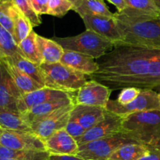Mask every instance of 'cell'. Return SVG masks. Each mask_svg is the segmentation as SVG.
<instances>
[{
    "label": "cell",
    "instance_id": "cell-43",
    "mask_svg": "<svg viewBox=\"0 0 160 160\" xmlns=\"http://www.w3.org/2000/svg\"><path fill=\"white\" fill-rule=\"evenodd\" d=\"M5 1H8V0H0V2H5Z\"/></svg>",
    "mask_w": 160,
    "mask_h": 160
},
{
    "label": "cell",
    "instance_id": "cell-15",
    "mask_svg": "<svg viewBox=\"0 0 160 160\" xmlns=\"http://www.w3.org/2000/svg\"><path fill=\"white\" fill-rule=\"evenodd\" d=\"M22 94L0 61V106L11 110H17V101ZM19 112V111H18Z\"/></svg>",
    "mask_w": 160,
    "mask_h": 160
},
{
    "label": "cell",
    "instance_id": "cell-2",
    "mask_svg": "<svg viewBox=\"0 0 160 160\" xmlns=\"http://www.w3.org/2000/svg\"><path fill=\"white\" fill-rule=\"evenodd\" d=\"M121 41L116 44L160 50V18H134L114 13ZM115 44V45H116Z\"/></svg>",
    "mask_w": 160,
    "mask_h": 160
},
{
    "label": "cell",
    "instance_id": "cell-19",
    "mask_svg": "<svg viewBox=\"0 0 160 160\" xmlns=\"http://www.w3.org/2000/svg\"><path fill=\"white\" fill-rule=\"evenodd\" d=\"M70 104H75L74 100L71 99V98L55 100V101L48 102L35 106L22 114H23L27 123L31 125L33 122L44 118V117L54 112L55 111Z\"/></svg>",
    "mask_w": 160,
    "mask_h": 160
},
{
    "label": "cell",
    "instance_id": "cell-34",
    "mask_svg": "<svg viewBox=\"0 0 160 160\" xmlns=\"http://www.w3.org/2000/svg\"><path fill=\"white\" fill-rule=\"evenodd\" d=\"M65 130L69 134L72 136L75 140H78L80 138L84 135L86 131L84 128L81 125V123L74 119L73 117H70L69 121L66 126Z\"/></svg>",
    "mask_w": 160,
    "mask_h": 160
},
{
    "label": "cell",
    "instance_id": "cell-44",
    "mask_svg": "<svg viewBox=\"0 0 160 160\" xmlns=\"http://www.w3.org/2000/svg\"><path fill=\"white\" fill-rule=\"evenodd\" d=\"M159 88V92H158V93H159V95H160V87Z\"/></svg>",
    "mask_w": 160,
    "mask_h": 160
},
{
    "label": "cell",
    "instance_id": "cell-22",
    "mask_svg": "<svg viewBox=\"0 0 160 160\" xmlns=\"http://www.w3.org/2000/svg\"><path fill=\"white\" fill-rule=\"evenodd\" d=\"M0 61L4 64L6 70L9 73L11 78H12L16 85L17 86V88L20 90V92H21L22 95L34 92V91L38 90V89L43 88V86L39 84L38 83L36 82L34 80L30 78L29 76H28L24 73L20 71L19 69L14 67L13 65L6 62V61Z\"/></svg>",
    "mask_w": 160,
    "mask_h": 160
},
{
    "label": "cell",
    "instance_id": "cell-32",
    "mask_svg": "<svg viewBox=\"0 0 160 160\" xmlns=\"http://www.w3.org/2000/svg\"><path fill=\"white\" fill-rule=\"evenodd\" d=\"M74 6L69 0H48V14L56 17H62Z\"/></svg>",
    "mask_w": 160,
    "mask_h": 160
},
{
    "label": "cell",
    "instance_id": "cell-36",
    "mask_svg": "<svg viewBox=\"0 0 160 160\" xmlns=\"http://www.w3.org/2000/svg\"><path fill=\"white\" fill-rule=\"evenodd\" d=\"M148 152L139 160H160V152L149 145H147Z\"/></svg>",
    "mask_w": 160,
    "mask_h": 160
},
{
    "label": "cell",
    "instance_id": "cell-5",
    "mask_svg": "<svg viewBox=\"0 0 160 160\" xmlns=\"http://www.w3.org/2000/svg\"><path fill=\"white\" fill-rule=\"evenodd\" d=\"M53 40L62 48L99 59L113 48L114 43L89 30L78 35L66 38H56Z\"/></svg>",
    "mask_w": 160,
    "mask_h": 160
},
{
    "label": "cell",
    "instance_id": "cell-35",
    "mask_svg": "<svg viewBox=\"0 0 160 160\" xmlns=\"http://www.w3.org/2000/svg\"><path fill=\"white\" fill-rule=\"evenodd\" d=\"M32 7L38 15L48 14V0H30Z\"/></svg>",
    "mask_w": 160,
    "mask_h": 160
},
{
    "label": "cell",
    "instance_id": "cell-31",
    "mask_svg": "<svg viewBox=\"0 0 160 160\" xmlns=\"http://www.w3.org/2000/svg\"><path fill=\"white\" fill-rule=\"evenodd\" d=\"M14 6L19 9L23 16L28 18L33 28L38 27L42 23L40 16L34 10L30 0H11Z\"/></svg>",
    "mask_w": 160,
    "mask_h": 160
},
{
    "label": "cell",
    "instance_id": "cell-20",
    "mask_svg": "<svg viewBox=\"0 0 160 160\" xmlns=\"http://www.w3.org/2000/svg\"><path fill=\"white\" fill-rule=\"evenodd\" d=\"M37 44L43 63L52 64L60 62L64 49L53 39H48L37 34Z\"/></svg>",
    "mask_w": 160,
    "mask_h": 160
},
{
    "label": "cell",
    "instance_id": "cell-3",
    "mask_svg": "<svg viewBox=\"0 0 160 160\" xmlns=\"http://www.w3.org/2000/svg\"><path fill=\"white\" fill-rule=\"evenodd\" d=\"M123 131L144 145L159 140L160 110L135 112L123 117Z\"/></svg>",
    "mask_w": 160,
    "mask_h": 160
},
{
    "label": "cell",
    "instance_id": "cell-25",
    "mask_svg": "<svg viewBox=\"0 0 160 160\" xmlns=\"http://www.w3.org/2000/svg\"><path fill=\"white\" fill-rule=\"evenodd\" d=\"M73 11L82 16H102V17H113L112 13L105 3L104 0H83L79 6L75 8Z\"/></svg>",
    "mask_w": 160,
    "mask_h": 160
},
{
    "label": "cell",
    "instance_id": "cell-7",
    "mask_svg": "<svg viewBox=\"0 0 160 160\" xmlns=\"http://www.w3.org/2000/svg\"><path fill=\"white\" fill-rule=\"evenodd\" d=\"M106 109L123 117L135 112L160 110V95L153 89H142L138 96L128 104L120 105L116 100L109 99Z\"/></svg>",
    "mask_w": 160,
    "mask_h": 160
},
{
    "label": "cell",
    "instance_id": "cell-27",
    "mask_svg": "<svg viewBox=\"0 0 160 160\" xmlns=\"http://www.w3.org/2000/svg\"><path fill=\"white\" fill-rule=\"evenodd\" d=\"M37 34L31 31L28 37L18 45L21 55L31 62L40 66L43 63V59L39 52L37 44Z\"/></svg>",
    "mask_w": 160,
    "mask_h": 160
},
{
    "label": "cell",
    "instance_id": "cell-24",
    "mask_svg": "<svg viewBox=\"0 0 160 160\" xmlns=\"http://www.w3.org/2000/svg\"><path fill=\"white\" fill-rule=\"evenodd\" d=\"M50 153L47 151L15 150L0 145V159L17 160H47Z\"/></svg>",
    "mask_w": 160,
    "mask_h": 160
},
{
    "label": "cell",
    "instance_id": "cell-21",
    "mask_svg": "<svg viewBox=\"0 0 160 160\" xmlns=\"http://www.w3.org/2000/svg\"><path fill=\"white\" fill-rule=\"evenodd\" d=\"M0 128L12 131L33 132L23 114L0 106Z\"/></svg>",
    "mask_w": 160,
    "mask_h": 160
},
{
    "label": "cell",
    "instance_id": "cell-28",
    "mask_svg": "<svg viewBox=\"0 0 160 160\" xmlns=\"http://www.w3.org/2000/svg\"><path fill=\"white\" fill-rule=\"evenodd\" d=\"M12 20L14 24L13 38L16 43L19 45L33 31V27L28 18L23 16L16 6L12 12Z\"/></svg>",
    "mask_w": 160,
    "mask_h": 160
},
{
    "label": "cell",
    "instance_id": "cell-1",
    "mask_svg": "<svg viewBox=\"0 0 160 160\" xmlns=\"http://www.w3.org/2000/svg\"><path fill=\"white\" fill-rule=\"evenodd\" d=\"M96 62L98 70L89 78L111 91L130 87L139 89L160 87V50L116 44Z\"/></svg>",
    "mask_w": 160,
    "mask_h": 160
},
{
    "label": "cell",
    "instance_id": "cell-12",
    "mask_svg": "<svg viewBox=\"0 0 160 160\" xmlns=\"http://www.w3.org/2000/svg\"><path fill=\"white\" fill-rule=\"evenodd\" d=\"M112 91L106 86L91 80L88 81L79 90L75 96V105L98 106L106 108L109 101Z\"/></svg>",
    "mask_w": 160,
    "mask_h": 160
},
{
    "label": "cell",
    "instance_id": "cell-11",
    "mask_svg": "<svg viewBox=\"0 0 160 160\" xmlns=\"http://www.w3.org/2000/svg\"><path fill=\"white\" fill-rule=\"evenodd\" d=\"M75 92H63L50 88L43 87L30 93L22 95L17 101V110L21 113L48 102L59 99H75Z\"/></svg>",
    "mask_w": 160,
    "mask_h": 160
},
{
    "label": "cell",
    "instance_id": "cell-30",
    "mask_svg": "<svg viewBox=\"0 0 160 160\" xmlns=\"http://www.w3.org/2000/svg\"><path fill=\"white\" fill-rule=\"evenodd\" d=\"M15 6L11 0L0 2V25L7 30L13 37L14 24L12 12Z\"/></svg>",
    "mask_w": 160,
    "mask_h": 160
},
{
    "label": "cell",
    "instance_id": "cell-37",
    "mask_svg": "<svg viewBox=\"0 0 160 160\" xmlns=\"http://www.w3.org/2000/svg\"><path fill=\"white\" fill-rule=\"evenodd\" d=\"M47 160H84L77 156H59V155H50Z\"/></svg>",
    "mask_w": 160,
    "mask_h": 160
},
{
    "label": "cell",
    "instance_id": "cell-8",
    "mask_svg": "<svg viewBox=\"0 0 160 160\" xmlns=\"http://www.w3.org/2000/svg\"><path fill=\"white\" fill-rule=\"evenodd\" d=\"M74 106L75 104H70L64 106L50 115L33 122L30 125L31 131L45 142L55 132L65 129Z\"/></svg>",
    "mask_w": 160,
    "mask_h": 160
},
{
    "label": "cell",
    "instance_id": "cell-18",
    "mask_svg": "<svg viewBox=\"0 0 160 160\" xmlns=\"http://www.w3.org/2000/svg\"><path fill=\"white\" fill-rule=\"evenodd\" d=\"M60 62L88 76L98 70V65L94 58L69 50L64 49Z\"/></svg>",
    "mask_w": 160,
    "mask_h": 160
},
{
    "label": "cell",
    "instance_id": "cell-23",
    "mask_svg": "<svg viewBox=\"0 0 160 160\" xmlns=\"http://www.w3.org/2000/svg\"><path fill=\"white\" fill-rule=\"evenodd\" d=\"M2 61H6V62H9L14 67H17V69H19L20 71H22L25 74L32 78L33 80H34L39 84L45 87L40 66L27 59L21 54L17 53V54L10 56V57L2 59Z\"/></svg>",
    "mask_w": 160,
    "mask_h": 160
},
{
    "label": "cell",
    "instance_id": "cell-13",
    "mask_svg": "<svg viewBox=\"0 0 160 160\" xmlns=\"http://www.w3.org/2000/svg\"><path fill=\"white\" fill-rule=\"evenodd\" d=\"M81 17L85 25L86 30L93 31L101 37L111 41L114 45L121 41V35L114 17L85 15Z\"/></svg>",
    "mask_w": 160,
    "mask_h": 160
},
{
    "label": "cell",
    "instance_id": "cell-39",
    "mask_svg": "<svg viewBox=\"0 0 160 160\" xmlns=\"http://www.w3.org/2000/svg\"><path fill=\"white\" fill-rule=\"evenodd\" d=\"M70 2H71L73 4V6H74V8H73V9H75V8H77L78 6H79L80 5H81V3L82 2L83 0H69Z\"/></svg>",
    "mask_w": 160,
    "mask_h": 160
},
{
    "label": "cell",
    "instance_id": "cell-26",
    "mask_svg": "<svg viewBox=\"0 0 160 160\" xmlns=\"http://www.w3.org/2000/svg\"><path fill=\"white\" fill-rule=\"evenodd\" d=\"M148 152L147 145L131 143L120 147L108 160H139Z\"/></svg>",
    "mask_w": 160,
    "mask_h": 160
},
{
    "label": "cell",
    "instance_id": "cell-42",
    "mask_svg": "<svg viewBox=\"0 0 160 160\" xmlns=\"http://www.w3.org/2000/svg\"><path fill=\"white\" fill-rule=\"evenodd\" d=\"M0 160H17V159H0Z\"/></svg>",
    "mask_w": 160,
    "mask_h": 160
},
{
    "label": "cell",
    "instance_id": "cell-4",
    "mask_svg": "<svg viewBox=\"0 0 160 160\" xmlns=\"http://www.w3.org/2000/svg\"><path fill=\"white\" fill-rule=\"evenodd\" d=\"M45 87L68 92H77L86 82V75L60 62L40 65Z\"/></svg>",
    "mask_w": 160,
    "mask_h": 160
},
{
    "label": "cell",
    "instance_id": "cell-9",
    "mask_svg": "<svg viewBox=\"0 0 160 160\" xmlns=\"http://www.w3.org/2000/svg\"><path fill=\"white\" fill-rule=\"evenodd\" d=\"M0 145L15 150L46 151L45 142L34 132L0 128Z\"/></svg>",
    "mask_w": 160,
    "mask_h": 160
},
{
    "label": "cell",
    "instance_id": "cell-33",
    "mask_svg": "<svg viewBox=\"0 0 160 160\" xmlns=\"http://www.w3.org/2000/svg\"><path fill=\"white\" fill-rule=\"evenodd\" d=\"M141 91L142 89H139L138 88H125L121 89V92L119 94L116 101L120 105L128 104L134 101L138 96Z\"/></svg>",
    "mask_w": 160,
    "mask_h": 160
},
{
    "label": "cell",
    "instance_id": "cell-41",
    "mask_svg": "<svg viewBox=\"0 0 160 160\" xmlns=\"http://www.w3.org/2000/svg\"><path fill=\"white\" fill-rule=\"evenodd\" d=\"M152 1L154 2L155 3H156V6H157L158 7H159L160 9V0H152Z\"/></svg>",
    "mask_w": 160,
    "mask_h": 160
},
{
    "label": "cell",
    "instance_id": "cell-16",
    "mask_svg": "<svg viewBox=\"0 0 160 160\" xmlns=\"http://www.w3.org/2000/svg\"><path fill=\"white\" fill-rule=\"evenodd\" d=\"M126 8L119 14L134 18H160V9L152 0H125Z\"/></svg>",
    "mask_w": 160,
    "mask_h": 160
},
{
    "label": "cell",
    "instance_id": "cell-38",
    "mask_svg": "<svg viewBox=\"0 0 160 160\" xmlns=\"http://www.w3.org/2000/svg\"><path fill=\"white\" fill-rule=\"evenodd\" d=\"M109 2L116 6L117 9V12H122L126 8V2L125 0H107Z\"/></svg>",
    "mask_w": 160,
    "mask_h": 160
},
{
    "label": "cell",
    "instance_id": "cell-17",
    "mask_svg": "<svg viewBox=\"0 0 160 160\" xmlns=\"http://www.w3.org/2000/svg\"><path fill=\"white\" fill-rule=\"evenodd\" d=\"M106 112V108L86 105H75L70 112V117L76 119L87 131L103 120Z\"/></svg>",
    "mask_w": 160,
    "mask_h": 160
},
{
    "label": "cell",
    "instance_id": "cell-14",
    "mask_svg": "<svg viewBox=\"0 0 160 160\" xmlns=\"http://www.w3.org/2000/svg\"><path fill=\"white\" fill-rule=\"evenodd\" d=\"M46 151L50 155L77 156L79 149L77 141L65 129L59 130L45 141Z\"/></svg>",
    "mask_w": 160,
    "mask_h": 160
},
{
    "label": "cell",
    "instance_id": "cell-10",
    "mask_svg": "<svg viewBox=\"0 0 160 160\" xmlns=\"http://www.w3.org/2000/svg\"><path fill=\"white\" fill-rule=\"evenodd\" d=\"M123 117L106 110L103 120L86 131L82 137L76 140L78 145L123 132Z\"/></svg>",
    "mask_w": 160,
    "mask_h": 160
},
{
    "label": "cell",
    "instance_id": "cell-40",
    "mask_svg": "<svg viewBox=\"0 0 160 160\" xmlns=\"http://www.w3.org/2000/svg\"><path fill=\"white\" fill-rule=\"evenodd\" d=\"M151 145V146H152L153 148H156V149H158L160 152V139L159 140L156 141V142H153L152 144H151V145Z\"/></svg>",
    "mask_w": 160,
    "mask_h": 160
},
{
    "label": "cell",
    "instance_id": "cell-6",
    "mask_svg": "<svg viewBox=\"0 0 160 160\" xmlns=\"http://www.w3.org/2000/svg\"><path fill=\"white\" fill-rule=\"evenodd\" d=\"M137 141L125 132L79 145L77 156L84 160H108L120 147Z\"/></svg>",
    "mask_w": 160,
    "mask_h": 160
},
{
    "label": "cell",
    "instance_id": "cell-29",
    "mask_svg": "<svg viewBox=\"0 0 160 160\" xmlns=\"http://www.w3.org/2000/svg\"><path fill=\"white\" fill-rule=\"evenodd\" d=\"M17 53L21 54V52L12 35L0 25V60Z\"/></svg>",
    "mask_w": 160,
    "mask_h": 160
}]
</instances>
